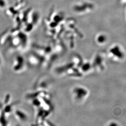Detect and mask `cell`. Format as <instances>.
Returning <instances> with one entry per match:
<instances>
[{
  "label": "cell",
  "mask_w": 126,
  "mask_h": 126,
  "mask_svg": "<svg viewBox=\"0 0 126 126\" xmlns=\"http://www.w3.org/2000/svg\"><path fill=\"white\" fill-rule=\"evenodd\" d=\"M2 64V60L0 58V65H1Z\"/></svg>",
  "instance_id": "obj_1"
}]
</instances>
